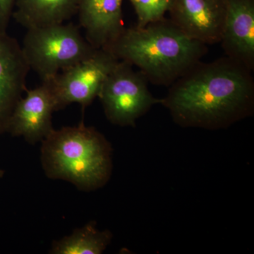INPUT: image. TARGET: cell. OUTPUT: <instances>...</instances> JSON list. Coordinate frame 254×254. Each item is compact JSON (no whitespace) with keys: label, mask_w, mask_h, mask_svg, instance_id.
<instances>
[{"label":"cell","mask_w":254,"mask_h":254,"mask_svg":"<svg viewBox=\"0 0 254 254\" xmlns=\"http://www.w3.org/2000/svg\"><path fill=\"white\" fill-rule=\"evenodd\" d=\"M252 73L227 56L200 61L168 87L161 105L184 128H228L254 115Z\"/></svg>","instance_id":"1"},{"label":"cell","mask_w":254,"mask_h":254,"mask_svg":"<svg viewBox=\"0 0 254 254\" xmlns=\"http://www.w3.org/2000/svg\"><path fill=\"white\" fill-rule=\"evenodd\" d=\"M139 68L148 82L169 87L201 61L208 46L189 38L170 19L125 28L103 48Z\"/></svg>","instance_id":"2"},{"label":"cell","mask_w":254,"mask_h":254,"mask_svg":"<svg viewBox=\"0 0 254 254\" xmlns=\"http://www.w3.org/2000/svg\"><path fill=\"white\" fill-rule=\"evenodd\" d=\"M41 142V164L48 178L65 180L85 191L109 182L113 148L94 127L82 121L78 126L53 129Z\"/></svg>","instance_id":"3"},{"label":"cell","mask_w":254,"mask_h":254,"mask_svg":"<svg viewBox=\"0 0 254 254\" xmlns=\"http://www.w3.org/2000/svg\"><path fill=\"white\" fill-rule=\"evenodd\" d=\"M21 49L30 69L42 81L88 59L98 50L72 23L27 29Z\"/></svg>","instance_id":"4"},{"label":"cell","mask_w":254,"mask_h":254,"mask_svg":"<svg viewBox=\"0 0 254 254\" xmlns=\"http://www.w3.org/2000/svg\"><path fill=\"white\" fill-rule=\"evenodd\" d=\"M133 66L120 60L98 95L108 121L118 126L135 127L153 106L161 104L162 98H155L150 91L145 75Z\"/></svg>","instance_id":"5"},{"label":"cell","mask_w":254,"mask_h":254,"mask_svg":"<svg viewBox=\"0 0 254 254\" xmlns=\"http://www.w3.org/2000/svg\"><path fill=\"white\" fill-rule=\"evenodd\" d=\"M119 61L109 50L100 48L88 59L47 79L54 95L56 111L73 103L81 105L83 111L98 98Z\"/></svg>","instance_id":"6"},{"label":"cell","mask_w":254,"mask_h":254,"mask_svg":"<svg viewBox=\"0 0 254 254\" xmlns=\"http://www.w3.org/2000/svg\"><path fill=\"white\" fill-rule=\"evenodd\" d=\"M227 0H173L169 19L189 38L203 44L220 43Z\"/></svg>","instance_id":"7"},{"label":"cell","mask_w":254,"mask_h":254,"mask_svg":"<svg viewBox=\"0 0 254 254\" xmlns=\"http://www.w3.org/2000/svg\"><path fill=\"white\" fill-rule=\"evenodd\" d=\"M26 96L18 101L10 120L7 132L13 136H23L31 144L42 141L51 133L53 113L56 105L49 81L26 89Z\"/></svg>","instance_id":"8"},{"label":"cell","mask_w":254,"mask_h":254,"mask_svg":"<svg viewBox=\"0 0 254 254\" xmlns=\"http://www.w3.org/2000/svg\"><path fill=\"white\" fill-rule=\"evenodd\" d=\"M30 70L17 40L0 34V135L7 132L15 108L26 91Z\"/></svg>","instance_id":"9"},{"label":"cell","mask_w":254,"mask_h":254,"mask_svg":"<svg viewBox=\"0 0 254 254\" xmlns=\"http://www.w3.org/2000/svg\"><path fill=\"white\" fill-rule=\"evenodd\" d=\"M225 56L254 71V0H227L220 42Z\"/></svg>","instance_id":"10"},{"label":"cell","mask_w":254,"mask_h":254,"mask_svg":"<svg viewBox=\"0 0 254 254\" xmlns=\"http://www.w3.org/2000/svg\"><path fill=\"white\" fill-rule=\"evenodd\" d=\"M124 0H81L78 21L87 41L96 49L107 48L123 31Z\"/></svg>","instance_id":"11"},{"label":"cell","mask_w":254,"mask_h":254,"mask_svg":"<svg viewBox=\"0 0 254 254\" xmlns=\"http://www.w3.org/2000/svg\"><path fill=\"white\" fill-rule=\"evenodd\" d=\"M81 0H16L12 18L26 29L61 24L78 14Z\"/></svg>","instance_id":"12"},{"label":"cell","mask_w":254,"mask_h":254,"mask_svg":"<svg viewBox=\"0 0 254 254\" xmlns=\"http://www.w3.org/2000/svg\"><path fill=\"white\" fill-rule=\"evenodd\" d=\"M113 239L108 230L97 229L96 222L91 221L81 228L75 229L69 236L55 241L50 254H100L103 253Z\"/></svg>","instance_id":"13"},{"label":"cell","mask_w":254,"mask_h":254,"mask_svg":"<svg viewBox=\"0 0 254 254\" xmlns=\"http://www.w3.org/2000/svg\"><path fill=\"white\" fill-rule=\"evenodd\" d=\"M137 17L136 26L144 27L149 23L165 18L173 0H128Z\"/></svg>","instance_id":"14"},{"label":"cell","mask_w":254,"mask_h":254,"mask_svg":"<svg viewBox=\"0 0 254 254\" xmlns=\"http://www.w3.org/2000/svg\"><path fill=\"white\" fill-rule=\"evenodd\" d=\"M16 0H0V34L7 33Z\"/></svg>","instance_id":"15"},{"label":"cell","mask_w":254,"mask_h":254,"mask_svg":"<svg viewBox=\"0 0 254 254\" xmlns=\"http://www.w3.org/2000/svg\"><path fill=\"white\" fill-rule=\"evenodd\" d=\"M4 175V171H3L2 170H0V178H1Z\"/></svg>","instance_id":"16"}]
</instances>
